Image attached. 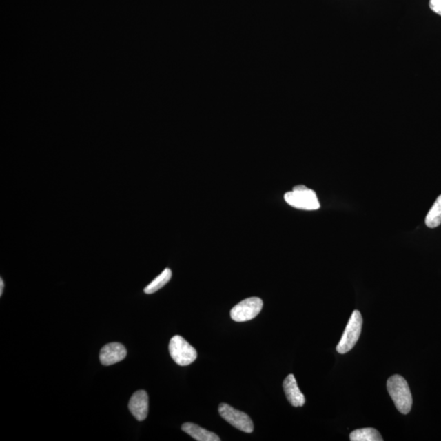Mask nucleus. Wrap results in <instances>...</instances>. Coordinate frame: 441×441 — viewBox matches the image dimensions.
Segmentation results:
<instances>
[{
  "mask_svg": "<svg viewBox=\"0 0 441 441\" xmlns=\"http://www.w3.org/2000/svg\"><path fill=\"white\" fill-rule=\"evenodd\" d=\"M387 387L398 411L409 413L412 409L413 398L407 380L400 375H393L388 379Z\"/></svg>",
  "mask_w": 441,
  "mask_h": 441,
  "instance_id": "f257e3e1",
  "label": "nucleus"
},
{
  "mask_svg": "<svg viewBox=\"0 0 441 441\" xmlns=\"http://www.w3.org/2000/svg\"><path fill=\"white\" fill-rule=\"evenodd\" d=\"M285 201L298 209L312 211L319 209L320 207L316 192L302 185L294 187L292 192L285 193Z\"/></svg>",
  "mask_w": 441,
  "mask_h": 441,
  "instance_id": "f03ea898",
  "label": "nucleus"
},
{
  "mask_svg": "<svg viewBox=\"0 0 441 441\" xmlns=\"http://www.w3.org/2000/svg\"><path fill=\"white\" fill-rule=\"evenodd\" d=\"M362 325L363 318L360 312L359 311H353L341 340L338 344L337 351L338 353L346 354L355 347L356 342L359 340Z\"/></svg>",
  "mask_w": 441,
  "mask_h": 441,
  "instance_id": "7ed1b4c3",
  "label": "nucleus"
},
{
  "mask_svg": "<svg viewBox=\"0 0 441 441\" xmlns=\"http://www.w3.org/2000/svg\"><path fill=\"white\" fill-rule=\"evenodd\" d=\"M169 349L172 359L181 366L191 365L197 358L195 348L179 335L171 338Z\"/></svg>",
  "mask_w": 441,
  "mask_h": 441,
  "instance_id": "20e7f679",
  "label": "nucleus"
},
{
  "mask_svg": "<svg viewBox=\"0 0 441 441\" xmlns=\"http://www.w3.org/2000/svg\"><path fill=\"white\" fill-rule=\"evenodd\" d=\"M218 411L220 416L236 429L246 433H252L254 431V422L248 414L224 403L219 405Z\"/></svg>",
  "mask_w": 441,
  "mask_h": 441,
  "instance_id": "39448f33",
  "label": "nucleus"
},
{
  "mask_svg": "<svg viewBox=\"0 0 441 441\" xmlns=\"http://www.w3.org/2000/svg\"><path fill=\"white\" fill-rule=\"evenodd\" d=\"M263 307V302L261 298L256 297L246 298L232 309V319L236 322L253 320L261 312Z\"/></svg>",
  "mask_w": 441,
  "mask_h": 441,
  "instance_id": "423d86ee",
  "label": "nucleus"
},
{
  "mask_svg": "<svg viewBox=\"0 0 441 441\" xmlns=\"http://www.w3.org/2000/svg\"><path fill=\"white\" fill-rule=\"evenodd\" d=\"M127 356L125 346L121 343L112 342L101 348L100 351L101 363L105 366L121 362Z\"/></svg>",
  "mask_w": 441,
  "mask_h": 441,
  "instance_id": "0eeeda50",
  "label": "nucleus"
},
{
  "mask_svg": "<svg viewBox=\"0 0 441 441\" xmlns=\"http://www.w3.org/2000/svg\"><path fill=\"white\" fill-rule=\"evenodd\" d=\"M129 408L136 420L143 421L148 416L149 399L145 391H136L130 400Z\"/></svg>",
  "mask_w": 441,
  "mask_h": 441,
  "instance_id": "6e6552de",
  "label": "nucleus"
},
{
  "mask_svg": "<svg viewBox=\"0 0 441 441\" xmlns=\"http://www.w3.org/2000/svg\"><path fill=\"white\" fill-rule=\"evenodd\" d=\"M283 387L287 399L294 407H302L306 403L305 396L300 391L294 374H289L285 379Z\"/></svg>",
  "mask_w": 441,
  "mask_h": 441,
  "instance_id": "1a4fd4ad",
  "label": "nucleus"
},
{
  "mask_svg": "<svg viewBox=\"0 0 441 441\" xmlns=\"http://www.w3.org/2000/svg\"><path fill=\"white\" fill-rule=\"evenodd\" d=\"M182 429L187 434L192 436V438L198 441H220V439L218 435L214 432L202 429L200 426L194 424L192 422L184 423Z\"/></svg>",
  "mask_w": 441,
  "mask_h": 441,
  "instance_id": "9d476101",
  "label": "nucleus"
},
{
  "mask_svg": "<svg viewBox=\"0 0 441 441\" xmlns=\"http://www.w3.org/2000/svg\"><path fill=\"white\" fill-rule=\"evenodd\" d=\"M171 278L172 271L170 269H165V271H163L161 275H158L156 279L152 281L151 284L145 287L144 289L145 294H152L157 292L158 290H160L163 287L169 283Z\"/></svg>",
  "mask_w": 441,
  "mask_h": 441,
  "instance_id": "9b49d317",
  "label": "nucleus"
},
{
  "mask_svg": "<svg viewBox=\"0 0 441 441\" xmlns=\"http://www.w3.org/2000/svg\"><path fill=\"white\" fill-rule=\"evenodd\" d=\"M351 441H382V435L376 429H363L353 431L350 435Z\"/></svg>",
  "mask_w": 441,
  "mask_h": 441,
  "instance_id": "f8f14e48",
  "label": "nucleus"
},
{
  "mask_svg": "<svg viewBox=\"0 0 441 441\" xmlns=\"http://www.w3.org/2000/svg\"><path fill=\"white\" fill-rule=\"evenodd\" d=\"M425 223L427 227H438L441 224V195L436 198L433 206L427 214Z\"/></svg>",
  "mask_w": 441,
  "mask_h": 441,
  "instance_id": "ddd939ff",
  "label": "nucleus"
},
{
  "mask_svg": "<svg viewBox=\"0 0 441 441\" xmlns=\"http://www.w3.org/2000/svg\"><path fill=\"white\" fill-rule=\"evenodd\" d=\"M431 10L441 16V0H430Z\"/></svg>",
  "mask_w": 441,
  "mask_h": 441,
  "instance_id": "4468645a",
  "label": "nucleus"
},
{
  "mask_svg": "<svg viewBox=\"0 0 441 441\" xmlns=\"http://www.w3.org/2000/svg\"><path fill=\"white\" fill-rule=\"evenodd\" d=\"M0 285H1V286H0V296H2L3 290V286H4L2 278H1V279H0Z\"/></svg>",
  "mask_w": 441,
  "mask_h": 441,
  "instance_id": "2eb2a0df",
  "label": "nucleus"
}]
</instances>
